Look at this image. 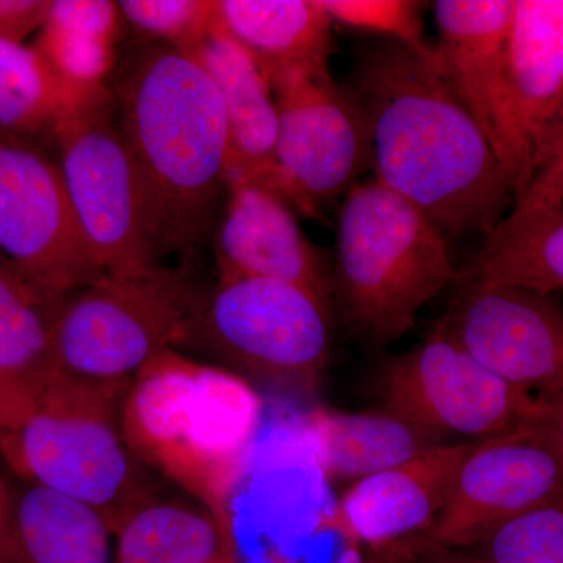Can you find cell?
<instances>
[{
  "label": "cell",
  "mask_w": 563,
  "mask_h": 563,
  "mask_svg": "<svg viewBox=\"0 0 563 563\" xmlns=\"http://www.w3.org/2000/svg\"><path fill=\"white\" fill-rule=\"evenodd\" d=\"M563 203V101L533 157L531 181L514 211L551 209Z\"/></svg>",
  "instance_id": "obj_30"
},
{
  "label": "cell",
  "mask_w": 563,
  "mask_h": 563,
  "mask_svg": "<svg viewBox=\"0 0 563 563\" xmlns=\"http://www.w3.org/2000/svg\"><path fill=\"white\" fill-rule=\"evenodd\" d=\"M90 92L65 84L35 47L0 40V131L51 143Z\"/></svg>",
  "instance_id": "obj_26"
},
{
  "label": "cell",
  "mask_w": 563,
  "mask_h": 563,
  "mask_svg": "<svg viewBox=\"0 0 563 563\" xmlns=\"http://www.w3.org/2000/svg\"><path fill=\"white\" fill-rule=\"evenodd\" d=\"M306 431L322 476L346 487L446 444L387 407L363 412L314 407L306 417Z\"/></svg>",
  "instance_id": "obj_19"
},
{
  "label": "cell",
  "mask_w": 563,
  "mask_h": 563,
  "mask_svg": "<svg viewBox=\"0 0 563 563\" xmlns=\"http://www.w3.org/2000/svg\"><path fill=\"white\" fill-rule=\"evenodd\" d=\"M113 563H236L232 521L151 495L114 529Z\"/></svg>",
  "instance_id": "obj_23"
},
{
  "label": "cell",
  "mask_w": 563,
  "mask_h": 563,
  "mask_svg": "<svg viewBox=\"0 0 563 563\" xmlns=\"http://www.w3.org/2000/svg\"><path fill=\"white\" fill-rule=\"evenodd\" d=\"M344 87L368 125L374 179L428 214L448 239H484L509 214L512 191L435 44L362 43Z\"/></svg>",
  "instance_id": "obj_1"
},
{
  "label": "cell",
  "mask_w": 563,
  "mask_h": 563,
  "mask_svg": "<svg viewBox=\"0 0 563 563\" xmlns=\"http://www.w3.org/2000/svg\"><path fill=\"white\" fill-rule=\"evenodd\" d=\"M295 213L268 188L231 181L214 233L218 279L288 282L331 302V258L307 239Z\"/></svg>",
  "instance_id": "obj_16"
},
{
  "label": "cell",
  "mask_w": 563,
  "mask_h": 563,
  "mask_svg": "<svg viewBox=\"0 0 563 563\" xmlns=\"http://www.w3.org/2000/svg\"><path fill=\"white\" fill-rule=\"evenodd\" d=\"M191 54L210 74L224 106L229 184L244 180L262 185L290 206L276 158L279 118L265 74L218 25Z\"/></svg>",
  "instance_id": "obj_17"
},
{
  "label": "cell",
  "mask_w": 563,
  "mask_h": 563,
  "mask_svg": "<svg viewBox=\"0 0 563 563\" xmlns=\"http://www.w3.org/2000/svg\"><path fill=\"white\" fill-rule=\"evenodd\" d=\"M562 492L563 465L542 412L473 444L424 539L450 550H470L493 529Z\"/></svg>",
  "instance_id": "obj_13"
},
{
  "label": "cell",
  "mask_w": 563,
  "mask_h": 563,
  "mask_svg": "<svg viewBox=\"0 0 563 563\" xmlns=\"http://www.w3.org/2000/svg\"><path fill=\"white\" fill-rule=\"evenodd\" d=\"M514 7L515 0H439L432 10L444 73L490 143L515 203L531 181L532 162L515 120L507 74Z\"/></svg>",
  "instance_id": "obj_14"
},
{
  "label": "cell",
  "mask_w": 563,
  "mask_h": 563,
  "mask_svg": "<svg viewBox=\"0 0 563 563\" xmlns=\"http://www.w3.org/2000/svg\"><path fill=\"white\" fill-rule=\"evenodd\" d=\"M363 563H415V558L409 543H406L401 547L390 548V550L366 553Z\"/></svg>",
  "instance_id": "obj_35"
},
{
  "label": "cell",
  "mask_w": 563,
  "mask_h": 563,
  "mask_svg": "<svg viewBox=\"0 0 563 563\" xmlns=\"http://www.w3.org/2000/svg\"><path fill=\"white\" fill-rule=\"evenodd\" d=\"M384 407L444 443H477L539 417L543 404L496 376L437 322L412 350L385 362L377 377Z\"/></svg>",
  "instance_id": "obj_9"
},
{
  "label": "cell",
  "mask_w": 563,
  "mask_h": 563,
  "mask_svg": "<svg viewBox=\"0 0 563 563\" xmlns=\"http://www.w3.org/2000/svg\"><path fill=\"white\" fill-rule=\"evenodd\" d=\"M415 563H488L465 551L450 550L429 542L424 537L410 540Z\"/></svg>",
  "instance_id": "obj_32"
},
{
  "label": "cell",
  "mask_w": 563,
  "mask_h": 563,
  "mask_svg": "<svg viewBox=\"0 0 563 563\" xmlns=\"http://www.w3.org/2000/svg\"><path fill=\"white\" fill-rule=\"evenodd\" d=\"M0 255L51 295L103 276L46 141L0 131Z\"/></svg>",
  "instance_id": "obj_11"
},
{
  "label": "cell",
  "mask_w": 563,
  "mask_h": 563,
  "mask_svg": "<svg viewBox=\"0 0 563 563\" xmlns=\"http://www.w3.org/2000/svg\"><path fill=\"white\" fill-rule=\"evenodd\" d=\"M62 301L0 255V393L7 431L58 377L55 325Z\"/></svg>",
  "instance_id": "obj_18"
},
{
  "label": "cell",
  "mask_w": 563,
  "mask_h": 563,
  "mask_svg": "<svg viewBox=\"0 0 563 563\" xmlns=\"http://www.w3.org/2000/svg\"><path fill=\"white\" fill-rule=\"evenodd\" d=\"M207 292L187 268L158 265L103 276L63 298L55 325L58 376L129 387L152 361L191 344Z\"/></svg>",
  "instance_id": "obj_6"
},
{
  "label": "cell",
  "mask_w": 563,
  "mask_h": 563,
  "mask_svg": "<svg viewBox=\"0 0 563 563\" xmlns=\"http://www.w3.org/2000/svg\"><path fill=\"white\" fill-rule=\"evenodd\" d=\"M457 280L515 285L553 295L563 290V203L514 211L483 239Z\"/></svg>",
  "instance_id": "obj_24"
},
{
  "label": "cell",
  "mask_w": 563,
  "mask_h": 563,
  "mask_svg": "<svg viewBox=\"0 0 563 563\" xmlns=\"http://www.w3.org/2000/svg\"><path fill=\"white\" fill-rule=\"evenodd\" d=\"M217 25L268 81L292 70L329 68L333 22L321 0H220Z\"/></svg>",
  "instance_id": "obj_20"
},
{
  "label": "cell",
  "mask_w": 563,
  "mask_h": 563,
  "mask_svg": "<svg viewBox=\"0 0 563 563\" xmlns=\"http://www.w3.org/2000/svg\"><path fill=\"white\" fill-rule=\"evenodd\" d=\"M474 443H446L412 461L347 485L321 521L350 547L368 553L401 547L424 537L453 492Z\"/></svg>",
  "instance_id": "obj_15"
},
{
  "label": "cell",
  "mask_w": 563,
  "mask_h": 563,
  "mask_svg": "<svg viewBox=\"0 0 563 563\" xmlns=\"http://www.w3.org/2000/svg\"><path fill=\"white\" fill-rule=\"evenodd\" d=\"M125 390L58 376L0 439V455L21 481L91 507L113 532L154 495L122 431Z\"/></svg>",
  "instance_id": "obj_5"
},
{
  "label": "cell",
  "mask_w": 563,
  "mask_h": 563,
  "mask_svg": "<svg viewBox=\"0 0 563 563\" xmlns=\"http://www.w3.org/2000/svg\"><path fill=\"white\" fill-rule=\"evenodd\" d=\"M276 158L288 202L314 214L342 199L372 169V140L357 102L329 68L292 70L273 81Z\"/></svg>",
  "instance_id": "obj_10"
},
{
  "label": "cell",
  "mask_w": 563,
  "mask_h": 563,
  "mask_svg": "<svg viewBox=\"0 0 563 563\" xmlns=\"http://www.w3.org/2000/svg\"><path fill=\"white\" fill-rule=\"evenodd\" d=\"M506 55L515 120L533 168L563 101V0H515Z\"/></svg>",
  "instance_id": "obj_21"
},
{
  "label": "cell",
  "mask_w": 563,
  "mask_h": 563,
  "mask_svg": "<svg viewBox=\"0 0 563 563\" xmlns=\"http://www.w3.org/2000/svg\"><path fill=\"white\" fill-rule=\"evenodd\" d=\"M109 85L139 172L158 258L209 239L229 188V132L220 91L191 52L144 44Z\"/></svg>",
  "instance_id": "obj_2"
},
{
  "label": "cell",
  "mask_w": 563,
  "mask_h": 563,
  "mask_svg": "<svg viewBox=\"0 0 563 563\" xmlns=\"http://www.w3.org/2000/svg\"><path fill=\"white\" fill-rule=\"evenodd\" d=\"M262 410L250 380L169 351L129 384L121 422L143 465L231 521L229 506L246 474Z\"/></svg>",
  "instance_id": "obj_3"
},
{
  "label": "cell",
  "mask_w": 563,
  "mask_h": 563,
  "mask_svg": "<svg viewBox=\"0 0 563 563\" xmlns=\"http://www.w3.org/2000/svg\"><path fill=\"white\" fill-rule=\"evenodd\" d=\"M331 302L288 282L218 279L196 322L203 344L239 376L290 395H312L331 357Z\"/></svg>",
  "instance_id": "obj_7"
},
{
  "label": "cell",
  "mask_w": 563,
  "mask_h": 563,
  "mask_svg": "<svg viewBox=\"0 0 563 563\" xmlns=\"http://www.w3.org/2000/svg\"><path fill=\"white\" fill-rule=\"evenodd\" d=\"M365 558L366 554H363L362 550L347 544L346 550H343L339 558H336L332 563H363L365 562Z\"/></svg>",
  "instance_id": "obj_36"
},
{
  "label": "cell",
  "mask_w": 563,
  "mask_h": 563,
  "mask_svg": "<svg viewBox=\"0 0 563 563\" xmlns=\"http://www.w3.org/2000/svg\"><path fill=\"white\" fill-rule=\"evenodd\" d=\"M7 431L5 410H3L2 393H0V439Z\"/></svg>",
  "instance_id": "obj_37"
},
{
  "label": "cell",
  "mask_w": 563,
  "mask_h": 563,
  "mask_svg": "<svg viewBox=\"0 0 563 563\" xmlns=\"http://www.w3.org/2000/svg\"><path fill=\"white\" fill-rule=\"evenodd\" d=\"M10 485L0 477V563L5 554L7 537H9L10 523Z\"/></svg>",
  "instance_id": "obj_34"
},
{
  "label": "cell",
  "mask_w": 563,
  "mask_h": 563,
  "mask_svg": "<svg viewBox=\"0 0 563 563\" xmlns=\"http://www.w3.org/2000/svg\"><path fill=\"white\" fill-rule=\"evenodd\" d=\"M51 146L74 217L101 272L136 276L158 266L143 187L109 85L69 111Z\"/></svg>",
  "instance_id": "obj_8"
},
{
  "label": "cell",
  "mask_w": 563,
  "mask_h": 563,
  "mask_svg": "<svg viewBox=\"0 0 563 563\" xmlns=\"http://www.w3.org/2000/svg\"><path fill=\"white\" fill-rule=\"evenodd\" d=\"M118 10L133 31L152 43L195 52L217 29V2L209 0H122Z\"/></svg>",
  "instance_id": "obj_28"
},
{
  "label": "cell",
  "mask_w": 563,
  "mask_h": 563,
  "mask_svg": "<svg viewBox=\"0 0 563 563\" xmlns=\"http://www.w3.org/2000/svg\"><path fill=\"white\" fill-rule=\"evenodd\" d=\"M543 421L551 437H553L555 450H558L563 465V393L553 401L543 404Z\"/></svg>",
  "instance_id": "obj_33"
},
{
  "label": "cell",
  "mask_w": 563,
  "mask_h": 563,
  "mask_svg": "<svg viewBox=\"0 0 563 563\" xmlns=\"http://www.w3.org/2000/svg\"><path fill=\"white\" fill-rule=\"evenodd\" d=\"M121 20L117 2L52 0L33 47L70 88L95 91L113 73Z\"/></svg>",
  "instance_id": "obj_25"
},
{
  "label": "cell",
  "mask_w": 563,
  "mask_h": 563,
  "mask_svg": "<svg viewBox=\"0 0 563 563\" xmlns=\"http://www.w3.org/2000/svg\"><path fill=\"white\" fill-rule=\"evenodd\" d=\"M457 296L442 318L477 362L514 387L547 404L563 393V303L553 295L457 280Z\"/></svg>",
  "instance_id": "obj_12"
},
{
  "label": "cell",
  "mask_w": 563,
  "mask_h": 563,
  "mask_svg": "<svg viewBox=\"0 0 563 563\" xmlns=\"http://www.w3.org/2000/svg\"><path fill=\"white\" fill-rule=\"evenodd\" d=\"M10 493L2 563H113V529L101 514L25 481Z\"/></svg>",
  "instance_id": "obj_22"
},
{
  "label": "cell",
  "mask_w": 563,
  "mask_h": 563,
  "mask_svg": "<svg viewBox=\"0 0 563 563\" xmlns=\"http://www.w3.org/2000/svg\"><path fill=\"white\" fill-rule=\"evenodd\" d=\"M51 5L52 0H0V40L22 43L40 32Z\"/></svg>",
  "instance_id": "obj_31"
},
{
  "label": "cell",
  "mask_w": 563,
  "mask_h": 563,
  "mask_svg": "<svg viewBox=\"0 0 563 563\" xmlns=\"http://www.w3.org/2000/svg\"><path fill=\"white\" fill-rule=\"evenodd\" d=\"M331 263L332 299L373 347L401 340L461 273L442 229L374 177L343 196Z\"/></svg>",
  "instance_id": "obj_4"
},
{
  "label": "cell",
  "mask_w": 563,
  "mask_h": 563,
  "mask_svg": "<svg viewBox=\"0 0 563 563\" xmlns=\"http://www.w3.org/2000/svg\"><path fill=\"white\" fill-rule=\"evenodd\" d=\"M465 553L488 563H563V492L493 529Z\"/></svg>",
  "instance_id": "obj_27"
},
{
  "label": "cell",
  "mask_w": 563,
  "mask_h": 563,
  "mask_svg": "<svg viewBox=\"0 0 563 563\" xmlns=\"http://www.w3.org/2000/svg\"><path fill=\"white\" fill-rule=\"evenodd\" d=\"M333 24L366 33L379 40L396 41L412 49L431 46L424 36V3L412 0H321Z\"/></svg>",
  "instance_id": "obj_29"
}]
</instances>
